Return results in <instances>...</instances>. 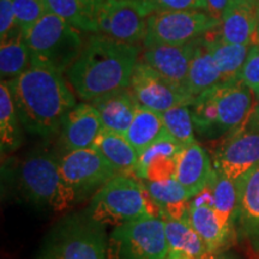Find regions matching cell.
Here are the masks:
<instances>
[{
    "label": "cell",
    "mask_w": 259,
    "mask_h": 259,
    "mask_svg": "<svg viewBox=\"0 0 259 259\" xmlns=\"http://www.w3.org/2000/svg\"><path fill=\"white\" fill-rule=\"evenodd\" d=\"M19 120L29 134L51 137L60 131L65 116L77 105L76 94L63 73L31 64L9 80Z\"/></svg>",
    "instance_id": "6da1fadb"
},
{
    "label": "cell",
    "mask_w": 259,
    "mask_h": 259,
    "mask_svg": "<svg viewBox=\"0 0 259 259\" xmlns=\"http://www.w3.org/2000/svg\"><path fill=\"white\" fill-rule=\"evenodd\" d=\"M138 56L136 45L102 34L92 35L65 77L79 99L92 102L106 94L128 88Z\"/></svg>",
    "instance_id": "7a4b0ae2"
},
{
    "label": "cell",
    "mask_w": 259,
    "mask_h": 259,
    "mask_svg": "<svg viewBox=\"0 0 259 259\" xmlns=\"http://www.w3.org/2000/svg\"><path fill=\"white\" fill-rule=\"evenodd\" d=\"M257 103V95L240 79L219 83L191 103L194 130L205 138H221L244 124Z\"/></svg>",
    "instance_id": "3957f363"
},
{
    "label": "cell",
    "mask_w": 259,
    "mask_h": 259,
    "mask_svg": "<svg viewBox=\"0 0 259 259\" xmlns=\"http://www.w3.org/2000/svg\"><path fill=\"white\" fill-rule=\"evenodd\" d=\"M85 211L96 222L114 227L161 216L144 181L128 174H116L97 190Z\"/></svg>",
    "instance_id": "277c9868"
},
{
    "label": "cell",
    "mask_w": 259,
    "mask_h": 259,
    "mask_svg": "<svg viewBox=\"0 0 259 259\" xmlns=\"http://www.w3.org/2000/svg\"><path fill=\"white\" fill-rule=\"evenodd\" d=\"M106 226L88 215L70 213L45 236L36 259H108Z\"/></svg>",
    "instance_id": "5b68a950"
},
{
    "label": "cell",
    "mask_w": 259,
    "mask_h": 259,
    "mask_svg": "<svg viewBox=\"0 0 259 259\" xmlns=\"http://www.w3.org/2000/svg\"><path fill=\"white\" fill-rule=\"evenodd\" d=\"M18 185L32 205L53 212L72 208L78 194L64 179L59 158L48 153L29 155L18 169Z\"/></svg>",
    "instance_id": "8992f818"
},
{
    "label": "cell",
    "mask_w": 259,
    "mask_h": 259,
    "mask_svg": "<svg viewBox=\"0 0 259 259\" xmlns=\"http://www.w3.org/2000/svg\"><path fill=\"white\" fill-rule=\"evenodd\" d=\"M25 34L31 64L65 74L82 52L84 42L78 29L48 12Z\"/></svg>",
    "instance_id": "52a82bcc"
},
{
    "label": "cell",
    "mask_w": 259,
    "mask_h": 259,
    "mask_svg": "<svg viewBox=\"0 0 259 259\" xmlns=\"http://www.w3.org/2000/svg\"><path fill=\"white\" fill-rule=\"evenodd\" d=\"M164 221L145 218L114 227L108 235V259H167Z\"/></svg>",
    "instance_id": "ba28073f"
},
{
    "label": "cell",
    "mask_w": 259,
    "mask_h": 259,
    "mask_svg": "<svg viewBox=\"0 0 259 259\" xmlns=\"http://www.w3.org/2000/svg\"><path fill=\"white\" fill-rule=\"evenodd\" d=\"M213 169L239 180L259 163V119L255 111L238 128L220 138L212 153Z\"/></svg>",
    "instance_id": "9c48e42d"
},
{
    "label": "cell",
    "mask_w": 259,
    "mask_h": 259,
    "mask_svg": "<svg viewBox=\"0 0 259 259\" xmlns=\"http://www.w3.org/2000/svg\"><path fill=\"white\" fill-rule=\"evenodd\" d=\"M220 22L203 10H176L148 17L144 47L153 45H186L216 28Z\"/></svg>",
    "instance_id": "30bf717a"
},
{
    "label": "cell",
    "mask_w": 259,
    "mask_h": 259,
    "mask_svg": "<svg viewBox=\"0 0 259 259\" xmlns=\"http://www.w3.org/2000/svg\"><path fill=\"white\" fill-rule=\"evenodd\" d=\"M64 179L76 191L78 197L99 190L114 178L116 170L94 147L66 151L59 158Z\"/></svg>",
    "instance_id": "8fae6325"
},
{
    "label": "cell",
    "mask_w": 259,
    "mask_h": 259,
    "mask_svg": "<svg viewBox=\"0 0 259 259\" xmlns=\"http://www.w3.org/2000/svg\"><path fill=\"white\" fill-rule=\"evenodd\" d=\"M130 89L139 105L157 113H163L176 106H191L193 102L192 97L171 85L160 73L139 59L132 73Z\"/></svg>",
    "instance_id": "7c38bea8"
},
{
    "label": "cell",
    "mask_w": 259,
    "mask_h": 259,
    "mask_svg": "<svg viewBox=\"0 0 259 259\" xmlns=\"http://www.w3.org/2000/svg\"><path fill=\"white\" fill-rule=\"evenodd\" d=\"M148 17L127 0H106L99 15L97 32L130 45L144 42Z\"/></svg>",
    "instance_id": "4fadbf2b"
},
{
    "label": "cell",
    "mask_w": 259,
    "mask_h": 259,
    "mask_svg": "<svg viewBox=\"0 0 259 259\" xmlns=\"http://www.w3.org/2000/svg\"><path fill=\"white\" fill-rule=\"evenodd\" d=\"M193 41L179 46L153 45L144 47L139 60L149 65L180 92L191 96L187 90V77L192 57Z\"/></svg>",
    "instance_id": "5bb4252c"
},
{
    "label": "cell",
    "mask_w": 259,
    "mask_h": 259,
    "mask_svg": "<svg viewBox=\"0 0 259 259\" xmlns=\"http://www.w3.org/2000/svg\"><path fill=\"white\" fill-rule=\"evenodd\" d=\"M180 143L164 131L142 153L135 168V176L143 181H158L174 178L178 158L183 150Z\"/></svg>",
    "instance_id": "9a60e30c"
},
{
    "label": "cell",
    "mask_w": 259,
    "mask_h": 259,
    "mask_svg": "<svg viewBox=\"0 0 259 259\" xmlns=\"http://www.w3.org/2000/svg\"><path fill=\"white\" fill-rule=\"evenodd\" d=\"M259 9L255 0H231L215 28L221 40L235 45H255Z\"/></svg>",
    "instance_id": "2e32d148"
},
{
    "label": "cell",
    "mask_w": 259,
    "mask_h": 259,
    "mask_svg": "<svg viewBox=\"0 0 259 259\" xmlns=\"http://www.w3.org/2000/svg\"><path fill=\"white\" fill-rule=\"evenodd\" d=\"M103 128L99 112L90 102L77 103L65 116L60 143L66 151L90 148Z\"/></svg>",
    "instance_id": "e0dca14e"
},
{
    "label": "cell",
    "mask_w": 259,
    "mask_h": 259,
    "mask_svg": "<svg viewBox=\"0 0 259 259\" xmlns=\"http://www.w3.org/2000/svg\"><path fill=\"white\" fill-rule=\"evenodd\" d=\"M189 221L200 236L209 254L216 253L227 244L229 236L220 226L212 209V186L210 179L206 186L191 199Z\"/></svg>",
    "instance_id": "ac0fdd59"
},
{
    "label": "cell",
    "mask_w": 259,
    "mask_h": 259,
    "mask_svg": "<svg viewBox=\"0 0 259 259\" xmlns=\"http://www.w3.org/2000/svg\"><path fill=\"white\" fill-rule=\"evenodd\" d=\"M90 103L99 112L103 128L124 136L141 106L130 87L106 94Z\"/></svg>",
    "instance_id": "d6986e66"
},
{
    "label": "cell",
    "mask_w": 259,
    "mask_h": 259,
    "mask_svg": "<svg viewBox=\"0 0 259 259\" xmlns=\"http://www.w3.org/2000/svg\"><path fill=\"white\" fill-rule=\"evenodd\" d=\"M235 221L246 238L259 244V163L236 180Z\"/></svg>",
    "instance_id": "ffe728a7"
},
{
    "label": "cell",
    "mask_w": 259,
    "mask_h": 259,
    "mask_svg": "<svg viewBox=\"0 0 259 259\" xmlns=\"http://www.w3.org/2000/svg\"><path fill=\"white\" fill-rule=\"evenodd\" d=\"M212 171L213 166L209 154L202 145L194 142L181 150L174 178L193 198L206 186Z\"/></svg>",
    "instance_id": "44dd1931"
},
{
    "label": "cell",
    "mask_w": 259,
    "mask_h": 259,
    "mask_svg": "<svg viewBox=\"0 0 259 259\" xmlns=\"http://www.w3.org/2000/svg\"><path fill=\"white\" fill-rule=\"evenodd\" d=\"M144 184L151 199L160 209L161 219H189L192 198L176 178L158 181H144Z\"/></svg>",
    "instance_id": "7402d4cb"
},
{
    "label": "cell",
    "mask_w": 259,
    "mask_h": 259,
    "mask_svg": "<svg viewBox=\"0 0 259 259\" xmlns=\"http://www.w3.org/2000/svg\"><path fill=\"white\" fill-rule=\"evenodd\" d=\"M221 82V72L212 59L208 44L203 35L193 41L192 57L187 77V90L194 100L202 93Z\"/></svg>",
    "instance_id": "603a6c76"
},
{
    "label": "cell",
    "mask_w": 259,
    "mask_h": 259,
    "mask_svg": "<svg viewBox=\"0 0 259 259\" xmlns=\"http://www.w3.org/2000/svg\"><path fill=\"white\" fill-rule=\"evenodd\" d=\"M48 10L80 31L97 32V21L106 0H46Z\"/></svg>",
    "instance_id": "cb8c5ba5"
},
{
    "label": "cell",
    "mask_w": 259,
    "mask_h": 259,
    "mask_svg": "<svg viewBox=\"0 0 259 259\" xmlns=\"http://www.w3.org/2000/svg\"><path fill=\"white\" fill-rule=\"evenodd\" d=\"M93 147L111 163L118 174H135L138 151L128 143L124 135L102 128Z\"/></svg>",
    "instance_id": "d4e9b609"
},
{
    "label": "cell",
    "mask_w": 259,
    "mask_h": 259,
    "mask_svg": "<svg viewBox=\"0 0 259 259\" xmlns=\"http://www.w3.org/2000/svg\"><path fill=\"white\" fill-rule=\"evenodd\" d=\"M204 38L206 40L216 66L221 72L222 82L239 79V74L241 72L251 46L229 44L221 40L216 34L215 28L204 34Z\"/></svg>",
    "instance_id": "484cf974"
},
{
    "label": "cell",
    "mask_w": 259,
    "mask_h": 259,
    "mask_svg": "<svg viewBox=\"0 0 259 259\" xmlns=\"http://www.w3.org/2000/svg\"><path fill=\"white\" fill-rule=\"evenodd\" d=\"M169 253L183 254L190 259H208L209 252L200 236L191 226L189 219L162 218Z\"/></svg>",
    "instance_id": "4316f807"
},
{
    "label": "cell",
    "mask_w": 259,
    "mask_h": 259,
    "mask_svg": "<svg viewBox=\"0 0 259 259\" xmlns=\"http://www.w3.org/2000/svg\"><path fill=\"white\" fill-rule=\"evenodd\" d=\"M31 66V56L25 34L18 28L4 40H0V74L2 79L11 80Z\"/></svg>",
    "instance_id": "83f0119b"
},
{
    "label": "cell",
    "mask_w": 259,
    "mask_h": 259,
    "mask_svg": "<svg viewBox=\"0 0 259 259\" xmlns=\"http://www.w3.org/2000/svg\"><path fill=\"white\" fill-rule=\"evenodd\" d=\"M210 183L212 186V209L221 228L231 235L235 222L238 206V189L236 181L231 180L213 169Z\"/></svg>",
    "instance_id": "f1b7e54d"
},
{
    "label": "cell",
    "mask_w": 259,
    "mask_h": 259,
    "mask_svg": "<svg viewBox=\"0 0 259 259\" xmlns=\"http://www.w3.org/2000/svg\"><path fill=\"white\" fill-rule=\"evenodd\" d=\"M21 120L9 80L0 83V149L2 154L17 150L22 144Z\"/></svg>",
    "instance_id": "f546056e"
},
{
    "label": "cell",
    "mask_w": 259,
    "mask_h": 259,
    "mask_svg": "<svg viewBox=\"0 0 259 259\" xmlns=\"http://www.w3.org/2000/svg\"><path fill=\"white\" fill-rule=\"evenodd\" d=\"M164 131L166 130L161 113L139 106L125 137L139 154L156 141Z\"/></svg>",
    "instance_id": "4dcf8cb0"
},
{
    "label": "cell",
    "mask_w": 259,
    "mask_h": 259,
    "mask_svg": "<svg viewBox=\"0 0 259 259\" xmlns=\"http://www.w3.org/2000/svg\"><path fill=\"white\" fill-rule=\"evenodd\" d=\"M163 120L164 130L173 137L181 147L186 148L193 144L194 138V124L192 113L189 105L176 106L168 111L161 113Z\"/></svg>",
    "instance_id": "1f68e13d"
},
{
    "label": "cell",
    "mask_w": 259,
    "mask_h": 259,
    "mask_svg": "<svg viewBox=\"0 0 259 259\" xmlns=\"http://www.w3.org/2000/svg\"><path fill=\"white\" fill-rule=\"evenodd\" d=\"M17 25L24 32L50 12L46 0H12Z\"/></svg>",
    "instance_id": "d6a6232c"
},
{
    "label": "cell",
    "mask_w": 259,
    "mask_h": 259,
    "mask_svg": "<svg viewBox=\"0 0 259 259\" xmlns=\"http://www.w3.org/2000/svg\"><path fill=\"white\" fill-rule=\"evenodd\" d=\"M137 5L147 16L176 10H203L206 11V0H127Z\"/></svg>",
    "instance_id": "836d02e7"
},
{
    "label": "cell",
    "mask_w": 259,
    "mask_h": 259,
    "mask_svg": "<svg viewBox=\"0 0 259 259\" xmlns=\"http://www.w3.org/2000/svg\"><path fill=\"white\" fill-rule=\"evenodd\" d=\"M239 79L259 97V46L252 45L246 58Z\"/></svg>",
    "instance_id": "e575fe53"
},
{
    "label": "cell",
    "mask_w": 259,
    "mask_h": 259,
    "mask_svg": "<svg viewBox=\"0 0 259 259\" xmlns=\"http://www.w3.org/2000/svg\"><path fill=\"white\" fill-rule=\"evenodd\" d=\"M12 0H0V40H4L17 30Z\"/></svg>",
    "instance_id": "d590c367"
},
{
    "label": "cell",
    "mask_w": 259,
    "mask_h": 259,
    "mask_svg": "<svg viewBox=\"0 0 259 259\" xmlns=\"http://www.w3.org/2000/svg\"><path fill=\"white\" fill-rule=\"evenodd\" d=\"M229 2L231 0H206V12L210 17L220 22Z\"/></svg>",
    "instance_id": "8d00e7d4"
},
{
    "label": "cell",
    "mask_w": 259,
    "mask_h": 259,
    "mask_svg": "<svg viewBox=\"0 0 259 259\" xmlns=\"http://www.w3.org/2000/svg\"><path fill=\"white\" fill-rule=\"evenodd\" d=\"M167 259H190L189 257L183 254H176V253H168Z\"/></svg>",
    "instance_id": "74e56055"
},
{
    "label": "cell",
    "mask_w": 259,
    "mask_h": 259,
    "mask_svg": "<svg viewBox=\"0 0 259 259\" xmlns=\"http://www.w3.org/2000/svg\"><path fill=\"white\" fill-rule=\"evenodd\" d=\"M255 115H257V118L259 119V97H258V103H257V107H255Z\"/></svg>",
    "instance_id": "f35d334b"
},
{
    "label": "cell",
    "mask_w": 259,
    "mask_h": 259,
    "mask_svg": "<svg viewBox=\"0 0 259 259\" xmlns=\"http://www.w3.org/2000/svg\"><path fill=\"white\" fill-rule=\"evenodd\" d=\"M255 45L259 46V25H258V32H257V38H255Z\"/></svg>",
    "instance_id": "ab89813d"
},
{
    "label": "cell",
    "mask_w": 259,
    "mask_h": 259,
    "mask_svg": "<svg viewBox=\"0 0 259 259\" xmlns=\"http://www.w3.org/2000/svg\"><path fill=\"white\" fill-rule=\"evenodd\" d=\"M221 259H226V258H221Z\"/></svg>",
    "instance_id": "60d3db41"
}]
</instances>
